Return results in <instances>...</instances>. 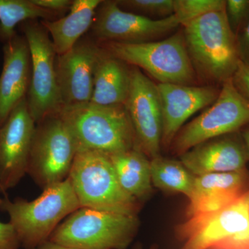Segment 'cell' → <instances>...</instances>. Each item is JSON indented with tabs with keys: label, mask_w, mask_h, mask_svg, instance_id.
Listing matches in <instances>:
<instances>
[{
	"label": "cell",
	"mask_w": 249,
	"mask_h": 249,
	"mask_svg": "<svg viewBox=\"0 0 249 249\" xmlns=\"http://www.w3.org/2000/svg\"><path fill=\"white\" fill-rule=\"evenodd\" d=\"M121 187L139 202L152 193L150 160L138 149L109 155Z\"/></svg>",
	"instance_id": "21"
},
{
	"label": "cell",
	"mask_w": 249,
	"mask_h": 249,
	"mask_svg": "<svg viewBox=\"0 0 249 249\" xmlns=\"http://www.w3.org/2000/svg\"><path fill=\"white\" fill-rule=\"evenodd\" d=\"M34 249H75L70 248V247H64V246L58 245V244L54 243L51 241H47L44 242L42 245L36 247Z\"/></svg>",
	"instance_id": "31"
},
{
	"label": "cell",
	"mask_w": 249,
	"mask_h": 249,
	"mask_svg": "<svg viewBox=\"0 0 249 249\" xmlns=\"http://www.w3.org/2000/svg\"><path fill=\"white\" fill-rule=\"evenodd\" d=\"M150 173L154 186L164 191L181 193L191 197L196 176L180 160H170L161 156L150 160Z\"/></svg>",
	"instance_id": "22"
},
{
	"label": "cell",
	"mask_w": 249,
	"mask_h": 249,
	"mask_svg": "<svg viewBox=\"0 0 249 249\" xmlns=\"http://www.w3.org/2000/svg\"><path fill=\"white\" fill-rule=\"evenodd\" d=\"M124 62L102 53L96 66L90 102L99 106L124 105L128 96L130 70Z\"/></svg>",
	"instance_id": "20"
},
{
	"label": "cell",
	"mask_w": 249,
	"mask_h": 249,
	"mask_svg": "<svg viewBox=\"0 0 249 249\" xmlns=\"http://www.w3.org/2000/svg\"><path fill=\"white\" fill-rule=\"evenodd\" d=\"M139 224L137 215L80 208L55 229L49 240L75 249H127Z\"/></svg>",
	"instance_id": "5"
},
{
	"label": "cell",
	"mask_w": 249,
	"mask_h": 249,
	"mask_svg": "<svg viewBox=\"0 0 249 249\" xmlns=\"http://www.w3.org/2000/svg\"><path fill=\"white\" fill-rule=\"evenodd\" d=\"M23 32L31 54L28 106L37 124L49 116L58 115L63 107L55 71L57 54L44 27L26 22Z\"/></svg>",
	"instance_id": "10"
},
{
	"label": "cell",
	"mask_w": 249,
	"mask_h": 249,
	"mask_svg": "<svg viewBox=\"0 0 249 249\" xmlns=\"http://www.w3.org/2000/svg\"><path fill=\"white\" fill-rule=\"evenodd\" d=\"M116 2L120 7L123 6L147 18L150 16L164 19L174 15V0H127Z\"/></svg>",
	"instance_id": "25"
},
{
	"label": "cell",
	"mask_w": 249,
	"mask_h": 249,
	"mask_svg": "<svg viewBox=\"0 0 249 249\" xmlns=\"http://www.w3.org/2000/svg\"><path fill=\"white\" fill-rule=\"evenodd\" d=\"M36 124L25 97L0 127V192L4 197L27 174Z\"/></svg>",
	"instance_id": "12"
},
{
	"label": "cell",
	"mask_w": 249,
	"mask_h": 249,
	"mask_svg": "<svg viewBox=\"0 0 249 249\" xmlns=\"http://www.w3.org/2000/svg\"><path fill=\"white\" fill-rule=\"evenodd\" d=\"M175 234L178 249H249V190L224 209L187 217Z\"/></svg>",
	"instance_id": "6"
},
{
	"label": "cell",
	"mask_w": 249,
	"mask_h": 249,
	"mask_svg": "<svg viewBox=\"0 0 249 249\" xmlns=\"http://www.w3.org/2000/svg\"><path fill=\"white\" fill-rule=\"evenodd\" d=\"M93 24L94 35L103 40L120 43L151 42L180 25L174 15L152 19L119 7L116 1H102Z\"/></svg>",
	"instance_id": "13"
},
{
	"label": "cell",
	"mask_w": 249,
	"mask_h": 249,
	"mask_svg": "<svg viewBox=\"0 0 249 249\" xmlns=\"http://www.w3.org/2000/svg\"><path fill=\"white\" fill-rule=\"evenodd\" d=\"M240 134L249 154V124L240 131Z\"/></svg>",
	"instance_id": "32"
},
{
	"label": "cell",
	"mask_w": 249,
	"mask_h": 249,
	"mask_svg": "<svg viewBox=\"0 0 249 249\" xmlns=\"http://www.w3.org/2000/svg\"><path fill=\"white\" fill-rule=\"evenodd\" d=\"M20 242L11 223L0 222V249H19Z\"/></svg>",
	"instance_id": "28"
},
{
	"label": "cell",
	"mask_w": 249,
	"mask_h": 249,
	"mask_svg": "<svg viewBox=\"0 0 249 249\" xmlns=\"http://www.w3.org/2000/svg\"><path fill=\"white\" fill-rule=\"evenodd\" d=\"M249 124V102L234 86L224 82L216 101L191 121L174 139L175 152L182 155L196 145L240 132Z\"/></svg>",
	"instance_id": "9"
},
{
	"label": "cell",
	"mask_w": 249,
	"mask_h": 249,
	"mask_svg": "<svg viewBox=\"0 0 249 249\" xmlns=\"http://www.w3.org/2000/svg\"><path fill=\"white\" fill-rule=\"evenodd\" d=\"M37 124L27 174L45 190L69 178L78 151L73 134L59 114Z\"/></svg>",
	"instance_id": "8"
},
{
	"label": "cell",
	"mask_w": 249,
	"mask_h": 249,
	"mask_svg": "<svg viewBox=\"0 0 249 249\" xmlns=\"http://www.w3.org/2000/svg\"><path fill=\"white\" fill-rule=\"evenodd\" d=\"M31 1L41 9L55 14L57 11H63L71 7L73 2V1L70 0H31Z\"/></svg>",
	"instance_id": "30"
},
{
	"label": "cell",
	"mask_w": 249,
	"mask_h": 249,
	"mask_svg": "<svg viewBox=\"0 0 249 249\" xmlns=\"http://www.w3.org/2000/svg\"><path fill=\"white\" fill-rule=\"evenodd\" d=\"M228 22L236 36L249 20V0H226Z\"/></svg>",
	"instance_id": "26"
},
{
	"label": "cell",
	"mask_w": 249,
	"mask_h": 249,
	"mask_svg": "<svg viewBox=\"0 0 249 249\" xmlns=\"http://www.w3.org/2000/svg\"><path fill=\"white\" fill-rule=\"evenodd\" d=\"M232 81L237 91L249 102V65L240 61L232 77Z\"/></svg>",
	"instance_id": "27"
},
{
	"label": "cell",
	"mask_w": 249,
	"mask_h": 249,
	"mask_svg": "<svg viewBox=\"0 0 249 249\" xmlns=\"http://www.w3.org/2000/svg\"><path fill=\"white\" fill-rule=\"evenodd\" d=\"M180 161L195 176L245 169L249 154L240 132L196 145L180 155Z\"/></svg>",
	"instance_id": "16"
},
{
	"label": "cell",
	"mask_w": 249,
	"mask_h": 249,
	"mask_svg": "<svg viewBox=\"0 0 249 249\" xmlns=\"http://www.w3.org/2000/svg\"><path fill=\"white\" fill-rule=\"evenodd\" d=\"M59 115L73 134L78 152L110 155L136 148L135 134L124 105H72L64 106Z\"/></svg>",
	"instance_id": "1"
},
{
	"label": "cell",
	"mask_w": 249,
	"mask_h": 249,
	"mask_svg": "<svg viewBox=\"0 0 249 249\" xmlns=\"http://www.w3.org/2000/svg\"><path fill=\"white\" fill-rule=\"evenodd\" d=\"M157 87L163 119L161 142L165 145L173 142L191 116L211 106L220 91L211 86L158 83Z\"/></svg>",
	"instance_id": "15"
},
{
	"label": "cell",
	"mask_w": 249,
	"mask_h": 249,
	"mask_svg": "<svg viewBox=\"0 0 249 249\" xmlns=\"http://www.w3.org/2000/svg\"><path fill=\"white\" fill-rule=\"evenodd\" d=\"M0 75V127L23 98L27 97L31 79V54L25 37L16 34L5 42Z\"/></svg>",
	"instance_id": "18"
},
{
	"label": "cell",
	"mask_w": 249,
	"mask_h": 249,
	"mask_svg": "<svg viewBox=\"0 0 249 249\" xmlns=\"http://www.w3.org/2000/svg\"><path fill=\"white\" fill-rule=\"evenodd\" d=\"M133 249H144L143 247H142V245H140V244H137L135 246H134ZM147 249H157V246L156 245H152L150 248Z\"/></svg>",
	"instance_id": "33"
},
{
	"label": "cell",
	"mask_w": 249,
	"mask_h": 249,
	"mask_svg": "<svg viewBox=\"0 0 249 249\" xmlns=\"http://www.w3.org/2000/svg\"><path fill=\"white\" fill-rule=\"evenodd\" d=\"M51 12L33 4L31 0H0V38L5 42L16 35L15 28L20 22L36 18H48Z\"/></svg>",
	"instance_id": "23"
},
{
	"label": "cell",
	"mask_w": 249,
	"mask_h": 249,
	"mask_svg": "<svg viewBox=\"0 0 249 249\" xmlns=\"http://www.w3.org/2000/svg\"><path fill=\"white\" fill-rule=\"evenodd\" d=\"M236 37L241 61L249 65V20Z\"/></svg>",
	"instance_id": "29"
},
{
	"label": "cell",
	"mask_w": 249,
	"mask_h": 249,
	"mask_svg": "<svg viewBox=\"0 0 249 249\" xmlns=\"http://www.w3.org/2000/svg\"><path fill=\"white\" fill-rule=\"evenodd\" d=\"M183 27L194 70L216 83L223 84L231 79L241 60L237 37L228 22L225 9L204 15Z\"/></svg>",
	"instance_id": "3"
},
{
	"label": "cell",
	"mask_w": 249,
	"mask_h": 249,
	"mask_svg": "<svg viewBox=\"0 0 249 249\" xmlns=\"http://www.w3.org/2000/svg\"><path fill=\"white\" fill-rule=\"evenodd\" d=\"M130 85L124 106L133 127L136 149L150 160L160 157L163 119L157 85L137 67L130 70Z\"/></svg>",
	"instance_id": "11"
},
{
	"label": "cell",
	"mask_w": 249,
	"mask_h": 249,
	"mask_svg": "<svg viewBox=\"0 0 249 249\" xmlns=\"http://www.w3.org/2000/svg\"><path fill=\"white\" fill-rule=\"evenodd\" d=\"M107 49L111 55L142 69L159 83L191 85L194 82L196 73L183 33L142 43L110 42Z\"/></svg>",
	"instance_id": "7"
},
{
	"label": "cell",
	"mask_w": 249,
	"mask_h": 249,
	"mask_svg": "<svg viewBox=\"0 0 249 249\" xmlns=\"http://www.w3.org/2000/svg\"><path fill=\"white\" fill-rule=\"evenodd\" d=\"M81 208L70 179L43 190L33 201L3 198L0 210L9 214L20 245L34 249L49 240L64 219Z\"/></svg>",
	"instance_id": "2"
},
{
	"label": "cell",
	"mask_w": 249,
	"mask_h": 249,
	"mask_svg": "<svg viewBox=\"0 0 249 249\" xmlns=\"http://www.w3.org/2000/svg\"><path fill=\"white\" fill-rule=\"evenodd\" d=\"M101 0H74L70 14L58 20H44L43 27L52 36L58 55L67 53L78 42L94 20Z\"/></svg>",
	"instance_id": "19"
},
{
	"label": "cell",
	"mask_w": 249,
	"mask_h": 249,
	"mask_svg": "<svg viewBox=\"0 0 249 249\" xmlns=\"http://www.w3.org/2000/svg\"><path fill=\"white\" fill-rule=\"evenodd\" d=\"M3 198L1 197V192H0V206H1V204H2Z\"/></svg>",
	"instance_id": "34"
},
{
	"label": "cell",
	"mask_w": 249,
	"mask_h": 249,
	"mask_svg": "<svg viewBox=\"0 0 249 249\" xmlns=\"http://www.w3.org/2000/svg\"><path fill=\"white\" fill-rule=\"evenodd\" d=\"M102 53L92 43L78 42L58 55L55 71L63 107L91 101L95 71Z\"/></svg>",
	"instance_id": "14"
},
{
	"label": "cell",
	"mask_w": 249,
	"mask_h": 249,
	"mask_svg": "<svg viewBox=\"0 0 249 249\" xmlns=\"http://www.w3.org/2000/svg\"><path fill=\"white\" fill-rule=\"evenodd\" d=\"M226 0H174V16L180 25L197 18L225 9Z\"/></svg>",
	"instance_id": "24"
},
{
	"label": "cell",
	"mask_w": 249,
	"mask_h": 249,
	"mask_svg": "<svg viewBox=\"0 0 249 249\" xmlns=\"http://www.w3.org/2000/svg\"><path fill=\"white\" fill-rule=\"evenodd\" d=\"M69 178L81 208L137 215L140 203L123 189L109 156L77 152Z\"/></svg>",
	"instance_id": "4"
},
{
	"label": "cell",
	"mask_w": 249,
	"mask_h": 249,
	"mask_svg": "<svg viewBox=\"0 0 249 249\" xmlns=\"http://www.w3.org/2000/svg\"><path fill=\"white\" fill-rule=\"evenodd\" d=\"M249 190V171L247 168L196 177L194 189L188 199L186 217L210 213L224 209Z\"/></svg>",
	"instance_id": "17"
}]
</instances>
